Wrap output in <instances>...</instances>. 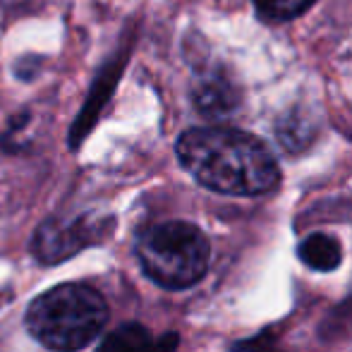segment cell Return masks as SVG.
<instances>
[{"label": "cell", "instance_id": "6da1fadb", "mask_svg": "<svg viewBox=\"0 0 352 352\" xmlns=\"http://www.w3.org/2000/svg\"><path fill=\"white\" fill-rule=\"evenodd\" d=\"M180 166L201 187L228 197H259L278 187L280 168L259 137L232 127H195L175 144Z\"/></svg>", "mask_w": 352, "mask_h": 352}, {"label": "cell", "instance_id": "7a4b0ae2", "mask_svg": "<svg viewBox=\"0 0 352 352\" xmlns=\"http://www.w3.org/2000/svg\"><path fill=\"white\" fill-rule=\"evenodd\" d=\"M108 321V305L96 287L63 283L34 297L27 307V331L48 350H84Z\"/></svg>", "mask_w": 352, "mask_h": 352}, {"label": "cell", "instance_id": "3957f363", "mask_svg": "<svg viewBox=\"0 0 352 352\" xmlns=\"http://www.w3.org/2000/svg\"><path fill=\"white\" fill-rule=\"evenodd\" d=\"M144 276L163 290H187L206 276L211 264L209 237L187 221H166L144 228L135 240Z\"/></svg>", "mask_w": 352, "mask_h": 352}, {"label": "cell", "instance_id": "277c9868", "mask_svg": "<svg viewBox=\"0 0 352 352\" xmlns=\"http://www.w3.org/2000/svg\"><path fill=\"white\" fill-rule=\"evenodd\" d=\"M106 232L108 221H101V216L94 213H82L74 218H48L34 232L32 254L43 266L60 264L87 247L98 245Z\"/></svg>", "mask_w": 352, "mask_h": 352}, {"label": "cell", "instance_id": "5b68a950", "mask_svg": "<svg viewBox=\"0 0 352 352\" xmlns=\"http://www.w3.org/2000/svg\"><path fill=\"white\" fill-rule=\"evenodd\" d=\"M125 58L127 53L122 51L118 58H113V60H108L106 65L98 70L96 79H94L91 89H89V96L87 101H84L82 106V113L77 116V120L72 122L70 127V148H79V144L87 140V135L94 130V125L98 122V118H101V111L106 108L108 98L113 96V89H116L118 79H120L122 74V65H125Z\"/></svg>", "mask_w": 352, "mask_h": 352}, {"label": "cell", "instance_id": "8992f818", "mask_svg": "<svg viewBox=\"0 0 352 352\" xmlns=\"http://www.w3.org/2000/svg\"><path fill=\"white\" fill-rule=\"evenodd\" d=\"M192 103L206 118H226L240 103L235 84L223 72H209L199 77V82L192 89Z\"/></svg>", "mask_w": 352, "mask_h": 352}, {"label": "cell", "instance_id": "52a82bcc", "mask_svg": "<svg viewBox=\"0 0 352 352\" xmlns=\"http://www.w3.org/2000/svg\"><path fill=\"white\" fill-rule=\"evenodd\" d=\"M297 256L305 266L321 274H331L343 261V245L331 232H311L297 245Z\"/></svg>", "mask_w": 352, "mask_h": 352}, {"label": "cell", "instance_id": "ba28073f", "mask_svg": "<svg viewBox=\"0 0 352 352\" xmlns=\"http://www.w3.org/2000/svg\"><path fill=\"white\" fill-rule=\"evenodd\" d=\"M96 352H161V348L146 326L132 321L111 331Z\"/></svg>", "mask_w": 352, "mask_h": 352}, {"label": "cell", "instance_id": "9c48e42d", "mask_svg": "<svg viewBox=\"0 0 352 352\" xmlns=\"http://www.w3.org/2000/svg\"><path fill=\"white\" fill-rule=\"evenodd\" d=\"M252 3L266 22H287L300 17L307 8H311L314 0H252Z\"/></svg>", "mask_w": 352, "mask_h": 352}, {"label": "cell", "instance_id": "30bf717a", "mask_svg": "<svg viewBox=\"0 0 352 352\" xmlns=\"http://www.w3.org/2000/svg\"><path fill=\"white\" fill-rule=\"evenodd\" d=\"M278 137L287 151H302V148L311 142V125L309 122H302V118L297 116V113L295 116L290 113L287 122H280Z\"/></svg>", "mask_w": 352, "mask_h": 352}]
</instances>
